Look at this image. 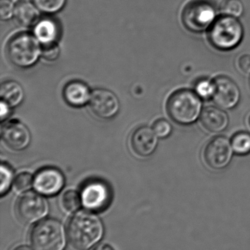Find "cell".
Wrapping results in <instances>:
<instances>
[{
  "label": "cell",
  "mask_w": 250,
  "mask_h": 250,
  "mask_svg": "<svg viewBox=\"0 0 250 250\" xmlns=\"http://www.w3.org/2000/svg\"><path fill=\"white\" fill-rule=\"evenodd\" d=\"M104 232L102 223L95 214L79 211L70 218L67 234L70 245L78 250L92 248L101 239Z\"/></svg>",
  "instance_id": "cell-1"
},
{
  "label": "cell",
  "mask_w": 250,
  "mask_h": 250,
  "mask_svg": "<svg viewBox=\"0 0 250 250\" xmlns=\"http://www.w3.org/2000/svg\"><path fill=\"white\" fill-rule=\"evenodd\" d=\"M167 114L172 120L181 125H191L201 119L202 99L195 91L182 89L173 92L166 105Z\"/></svg>",
  "instance_id": "cell-2"
},
{
  "label": "cell",
  "mask_w": 250,
  "mask_h": 250,
  "mask_svg": "<svg viewBox=\"0 0 250 250\" xmlns=\"http://www.w3.org/2000/svg\"><path fill=\"white\" fill-rule=\"evenodd\" d=\"M245 35L243 25L237 18L222 15L208 29L210 43L220 51L234 49L242 42Z\"/></svg>",
  "instance_id": "cell-3"
},
{
  "label": "cell",
  "mask_w": 250,
  "mask_h": 250,
  "mask_svg": "<svg viewBox=\"0 0 250 250\" xmlns=\"http://www.w3.org/2000/svg\"><path fill=\"white\" fill-rule=\"evenodd\" d=\"M41 54V48L38 40L26 32L14 35L7 45V56L9 60L22 68L33 65Z\"/></svg>",
  "instance_id": "cell-4"
},
{
  "label": "cell",
  "mask_w": 250,
  "mask_h": 250,
  "mask_svg": "<svg viewBox=\"0 0 250 250\" xmlns=\"http://www.w3.org/2000/svg\"><path fill=\"white\" fill-rule=\"evenodd\" d=\"M217 9L208 0H193L182 12V21L190 32L200 33L210 29L217 20Z\"/></svg>",
  "instance_id": "cell-5"
},
{
  "label": "cell",
  "mask_w": 250,
  "mask_h": 250,
  "mask_svg": "<svg viewBox=\"0 0 250 250\" xmlns=\"http://www.w3.org/2000/svg\"><path fill=\"white\" fill-rule=\"evenodd\" d=\"M30 240L35 250H63L66 245L64 229L57 220L45 219L34 226Z\"/></svg>",
  "instance_id": "cell-6"
},
{
  "label": "cell",
  "mask_w": 250,
  "mask_h": 250,
  "mask_svg": "<svg viewBox=\"0 0 250 250\" xmlns=\"http://www.w3.org/2000/svg\"><path fill=\"white\" fill-rule=\"evenodd\" d=\"M233 151L231 141L220 135L211 139L204 149V160L208 167L216 170L226 168L231 163Z\"/></svg>",
  "instance_id": "cell-7"
},
{
  "label": "cell",
  "mask_w": 250,
  "mask_h": 250,
  "mask_svg": "<svg viewBox=\"0 0 250 250\" xmlns=\"http://www.w3.org/2000/svg\"><path fill=\"white\" fill-rule=\"evenodd\" d=\"M48 205L41 195L34 192H25L16 204L18 218L25 224H31L41 220L46 214Z\"/></svg>",
  "instance_id": "cell-8"
},
{
  "label": "cell",
  "mask_w": 250,
  "mask_h": 250,
  "mask_svg": "<svg viewBox=\"0 0 250 250\" xmlns=\"http://www.w3.org/2000/svg\"><path fill=\"white\" fill-rule=\"evenodd\" d=\"M84 207L91 211H104L111 201V191L107 184L92 181L84 186L81 193Z\"/></svg>",
  "instance_id": "cell-9"
},
{
  "label": "cell",
  "mask_w": 250,
  "mask_h": 250,
  "mask_svg": "<svg viewBox=\"0 0 250 250\" xmlns=\"http://www.w3.org/2000/svg\"><path fill=\"white\" fill-rule=\"evenodd\" d=\"M215 93L213 101L223 109H233L239 105L242 98L240 88L237 83L226 76H219L214 79Z\"/></svg>",
  "instance_id": "cell-10"
},
{
  "label": "cell",
  "mask_w": 250,
  "mask_h": 250,
  "mask_svg": "<svg viewBox=\"0 0 250 250\" xmlns=\"http://www.w3.org/2000/svg\"><path fill=\"white\" fill-rule=\"evenodd\" d=\"M90 108L94 114L102 120H110L117 115L120 110V102L111 91L98 89L91 94Z\"/></svg>",
  "instance_id": "cell-11"
},
{
  "label": "cell",
  "mask_w": 250,
  "mask_h": 250,
  "mask_svg": "<svg viewBox=\"0 0 250 250\" xmlns=\"http://www.w3.org/2000/svg\"><path fill=\"white\" fill-rule=\"evenodd\" d=\"M64 184L63 173L54 167L41 169L34 178V188L37 192L48 196L58 193L63 189Z\"/></svg>",
  "instance_id": "cell-12"
},
{
  "label": "cell",
  "mask_w": 250,
  "mask_h": 250,
  "mask_svg": "<svg viewBox=\"0 0 250 250\" xmlns=\"http://www.w3.org/2000/svg\"><path fill=\"white\" fill-rule=\"evenodd\" d=\"M1 138L9 148L15 151H22L30 144L31 134L26 125L13 120L4 125Z\"/></svg>",
  "instance_id": "cell-13"
},
{
  "label": "cell",
  "mask_w": 250,
  "mask_h": 250,
  "mask_svg": "<svg viewBox=\"0 0 250 250\" xmlns=\"http://www.w3.org/2000/svg\"><path fill=\"white\" fill-rule=\"evenodd\" d=\"M131 143L134 151L137 155L148 157L157 149L158 136L149 126H142L134 132Z\"/></svg>",
  "instance_id": "cell-14"
},
{
  "label": "cell",
  "mask_w": 250,
  "mask_h": 250,
  "mask_svg": "<svg viewBox=\"0 0 250 250\" xmlns=\"http://www.w3.org/2000/svg\"><path fill=\"white\" fill-rule=\"evenodd\" d=\"M201 123L207 130L213 133H218L227 129L230 120L223 108L219 106H208L203 111Z\"/></svg>",
  "instance_id": "cell-15"
},
{
  "label": "cell",
  "mask_w": 250,
  "mask_h": 250,
  "mask_svg": "<svg viewBox=\"0 0 250 250\" xmlns=\"http://www.w3.org/2000/svg\"><path fill=\"white\" fill-rule=\"evenodd\" d=\"M63 96L68 105L73 107H82L90 102L91 94L89 88L85 83L73 81L65 86Z\"/></svg>",
  "instance_id": "cell-16"
},
{
  "label": "cell",
  "mask_w": 250,
  "mask_h": 250,
  "mask_svg": "<svg viewBox=\"0 0 250 250\" xmlns=\"http://www.w3.org/2000/svg\"><path fill=\"white\" fill-rule=\"evenodd\" d=\"M60 31L57 21L50 18H44L38 21L34 28L35 38L43 45L55 43L60 37Z\"/></svg>",
  "instance_id": "cell-17"
},
{
  "label": "cell",
  "mask_w": 250,
  "mask_h": 250,
  "mask_svg": "<svg viewBox=\"0 0 250 250\" xmlns=\"http://www.w3.org/2000/svg\"><path fill=\"white\" fill-rule=\"evenodd\" d=\"M14 14L18 21L24 26L35 25L39 21L38 8L27 0H22L16 4Z\"/></svg>",
  "instance_id": "cell-18"
},
{
  "label": "cell",
  "mask_w": 250,
  "mask_h": 250,
  "mask_svg": "<svg viewBox=\"0 0 250 250\" xmlns=\"http://www.w3.org/2000/svg\"><path fill=\"white\" fill-rule=\"evenodd\" d=\"M0 95L1 101L13 108L22 104L24 92L20 83L14 81H7L1 83Z\"/></svg>",
  "instance_id": "cell-19"
},
{
  "label": "cell",
  "mask_w": 250,
  "mask_h": 250,
  "mask_svg": "<svg viewBox=\"0 0 250 250\" xmlns=\"http://www.w3.org/2000/svg\"><path fill=\"white\" fill-rule=\"evenodd\" d=\"M235 154L245 156L250 154V133L245 131L236 132L231 139Z\"/></svg>",
  "instance_id": "cell-20"
},
{
  "label": "cell",
  "mask_w": 250,
  "mask_h": 250,
  "mask_svg": "<svg viewBox=\"0 0 250 250\" xmlns=\"http://www.w3.org/2000/svg\"><path fill=\"white\" fill-rule=\"evenodd\" d=\"M215 84L214 81L207 79H199L195 84V92L202 100L212 99L215 93Z\"/></svg>",
  "instance_id": "cell-21"
},
{
  "label": "cell",
  "mask_w": 250,
  "mask_h": 250,
  "mask_svg": "<svg viewBox=\"0 0 250 250\" xmlns=\"http://www.w3.org/2000/svg\"><path fill=\"white\" fill-rule=\"evenodd\" d=\"M220 10L223 15L239 19L245 13V5L241 0H224Z\"/></svg>",
  "instance_id": "cell-22"
},
{
  "label": "cell",
  "mask_w": 250,
  "mask_h": 250,
  "mask_svg": "<svg viewBox=\"0 0 250 250\" xmlns=\"http://www.w3.org/2000/svg\"><path fill=\"white\" fill-rule=\"evenodd\" d=\"M32 1L40 11L46 14L60 11L66 3V0H32Z\"/></svg>",
  "instance_id": "cell-23"
},
{
  "label": "cell",
  "mask_w": 250,
  "mask_h": 250,
  "mask_svg": "<svg viewBox=\"0 0 250 250\" xmlns=\"http://www.w3.org/2000/svg\"><path fill=\"white\" fill-rule=\"evenodd\" d=\"M82 198L75 190H68L62 195L61 204L66 211L73 212L79 209Z\"/></svg>",
  "instance_id": "cell-24"
},
{
  "label": "cell",
  "mask_w": 250,
  "mask_h": 250,
  "mask_svg": "<svg viewBox=\"0 0 250 250\" xmlns=\"http://www.w3.org/2000/svg\"><path fill=\"white\" fill-rule=\"evenodd\" d=\"M13 173L7 165H1V185H0V192L3 195L9 190L13 183Z\"/></svg>",
  "instance_id": "cell-25"
},
{
  "label": "cell",
  "mask_w": 250,
  "mask_h": 250,
  "mask_svg": "<svg viewBox=\"0 0 250 250\" xmlns=\"http://www.w3.org/2000/svg\"><path fill=\"white\" fill-rule=\"evenodd\" d=\"M33 182L34 179H32V175L24 172V173H20L16 176L14 182V187L16 190L19 192H23V191L27 190L32 187Z\"/></svg>",
  "instance_id": "cell-26"
},
{
  "label": "cell",
  "mask_w": 250,
  "mask_h": 250,
  "mask_svg": "<svg viewBox=\"0 0 250 250\" xmlns=\"http://www.w3.org/2000/svg\"><path fill=\"white\" fill-rule=\"evenodd\" d=\"M153 129L159 138H165L171 135L173 126L167 120L161 119L154 123Z\"/></svg>",
  "instance_id": "cell-27"
},
{
  "label": "cell",
  "mask_w": 250,
  "mask_h": 250,
  "mask_svg": "<svg viewBox=\"0 0 250 250\" xmlns=\"http://www.w3.org/2000/svg\"><path fill=\"white\" fill-rule=\"evenodd\" d=\"M41 55L47 61H55L60 56V48L56 42L43 45Z\"/></svg>",
  "instance_id": "cell-28"
},
{
  "label": "cell",
  "mask_w": 250,
  "mask_h": 250,
  "mask_svg": "<svg viewBox=\"0 0 250 250\" xmlns=\"http://www.w3.org/2000/svg\"><path fill=\"white\" fill-rule=\"evenodd\" d=\"M14 13L15 7L10 0L0 1V17L1 20H9L11 19Z\"/></svg>",
  "instance_id": "cell-29"
},
{
  "label": "cell",
  "mask_w": 250,
  "mask_h": 250,
  "mask_svg": "<svg viewBox=\"0 0 250 250\" xmlns=\"http://www.w3.org/2000/svg\"><path fill=\"white\" fill-rule=\"evenodd\" d=\"M239 66L243 73L250 74V54H245L240 57Z\"/></svg>",
  "instance_id": "cell-30"
},
{
  "label": "cell",
  "mask_w": 250,
  "mask_h": 250,
  "mask_svg": "<svg viewBox=\"0 0 250 250\" xmlns=\"http://www.w3.org/2000/svg\"><path fill=\"white\" fill-rule=\"evenodd\" d=\"M11 107L10 105H7L6 103H4V101H1V120H4L10 115V108Z\"/></svg>",
  "instance_id": "cell-31"
},
{
  "label": "cell",
  "mask_w": 250,
  "mask_h": 250,
  "mask_svg": "<svg viewBox=\"0 0 250 250\" xmlns=\"http://www.w3.org/2000/svg\"><path fill=\"white\" fill-rule=\"evenodd\" d=\"M93 250H114L113 249V247L110 246L109 245H106V244H101V245H98L96 248H94Z\"/></svg>",
  "instance_id": "cell-32"
},
{
  "label": "cell",
  "mask_w": 250,
  "mask_h": 250,
  "mask_svg": "<svg viewBox=\"0 0 250 250\" xmlns=\"http://www.w3.org/2000/svg\"><path fill=\"white\" fill-rule=\"evenodd\" d=\"M13 250H32L29 247L25 246V245H21V246L16 247Z\"/></svg>",
  "instance_id": "cell-33"
},
{
  "label": "cell",
  "mask_w": 250,
  "mask_h": 250,
  "mask_svg": "<svg viewBox=\"0 0 250 250\" xmlns=\"http://www.w3.org/2000/svg\"><path fill=\"white\" fill-rule=\"evenodd\" d=\"M249 124H250V120H249Z\"/></svg>",
  "instance_id": "cell-34"
}]
</instances>
